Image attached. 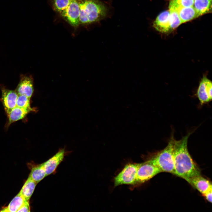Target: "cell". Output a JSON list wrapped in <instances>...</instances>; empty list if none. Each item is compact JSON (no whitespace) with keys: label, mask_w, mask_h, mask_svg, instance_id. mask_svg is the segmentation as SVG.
I'll list each match as a JSON object with an SVG mask.
<instances>
[{"label":"cell","mask_w":212,"mask_h":212,"mask_svg":"<svg viewBox=\"0 0 212 212\" xmlns=\"http://www.w3.org/2000/svg\"><path fill=\"white\" fill-rule=\"evenodd\" d=\"M193 132H188L179 140L175 139L174 141V175L184 180L201 174L200 168L193 159L188 149V139Z\"/></svg>","instance_id":"1"},{"label":"cell","mask_w":212,"mask_h":212,"mask_svg":"<svg viewBox=\"0 0 212 212\" xmlns=\"http://www.w3.org/2000/svg\"><path fill=\"white\" fill-rule=\"evenodd\" d=\"M78 0L80 25H87L98 21L106 16L107 8L100 0Z\"/></svg>","instance_id":"2"},{"label":"cell","mask_w":212,"mask_h":212,"mask_svg":"<svg viewBox=\"0 0 212 212\" xmlns=\"http://www.w3.org/2000/svg\"><path fill=\"white\" fill-rule=\"evenodd\" d=\"M175 138L172 132L167 146L154 154L149 160L160 170L161 172L174 174V166L173 146Z\"/></svg>","instance_id":"3"},{"label":"cell","mask_w":212,"mask_h":212,"mask_svg":"<svg viewBox=\"0 0 212 212\" xmlns=\"http://www.w3.org/2000/svg\"><path fill=\"white\" fill-rule=\"evenodd\" d=\"M140 164L130 163L126 165L115 178L114 186L123 184H135L137 173Z\"/></svg>","instance_id":"4"},{"label":"cell","mask_w":212,"mask_h":212,"mask_svg":"<svg viewBox=\"0 0 212 212\" xmlns=\"http://www.w3.org/2000/svg\"><path fill=\"white\" fill-rule=\"evenodd\" d=\"M160 173L158 168L149 160L140 163L137 173L135 184L144 183Z\"/></svg>","instance_id":"5"},{"label":"cell","mask_w":212,"mask_h":212,"mask_svg":"<svg viewBox=\"0 0 212 212\" xmlns=\"http://www.w3.org/2000/svg\"><path fill=\"white\" fill-rule=\"evenodd\" d=\"M196 96L201 105L207 104L212 99V83L206 75L201 79L197 89Z\"/></svg>","instance_id":"6"},{"label":"cell","mask_w":212,"mask_h":212,"mask_svg":"<svg viewBox=\"0 0 212 212\" xmlns=\"http://www.w3.org/2000/svg\"><path fill=\"white\" fill-rule=\"evenodd\" d=\"M60 15L68 24L76 27L80 24V9L78 0H71L67 7Z\"/></svg>","instance_id":"7"},{"label":"cell","mask_w":212,"mask_h":212,"mask_svg":"<svg viewBox=\"0 0 212 212\" xmlns=\"http://www.w3.org/2000/svg\"><path fill=\"white\" fill-rule=\"evenodd\" d=\"M15 91L18 95H24L30 99L34 92L33 79L31 75L21 74Z\"/></svg>","instance_id":"8"},{"label":"cell","mask_w":212,"mask_h":212,"mask_svg":"<svg viewBox=\"0 0 212 212\" xmlns=\"http://www.w3.org/2000/svg\"><path fill=\"white\" fill-rule=\"evenodd\" d=\"M1 91L2 101L5 110L7 114L16 106L18 94L15 90L8 89L3 85H0Z\"/></svg>","instance_id":"9"},{"label":"cell","mask_w":212,"mask_h":212,"mask_svg":"<svg viewBox=\"0 0 212 212\" xmlns=\"http://www.w3.org/2000/svg\"><path fill=\"white\" fill-rule=\"evenodd\" d=\"M169 9L175 11L178 13L182 24L198 17L193 6L182 7L170 1Z\"/></svg>","instance_id":"10"},{"label":"cell","mask_w":212,"mask_h":212,"mask_svg":"<svg viewBox=\"0 0 212 212\" xmlns=\"http://www.w3.org/2000/svg\"><path fill=\"white\" fill-rule=\"evenodd\" d=\"M170 11H164L156 17L153 23V26L158 32L163 33H170L172 31L170 24Z\"/></svg>","instance_id":"11"},{"label":"cell","mask_w":212,"mask_h":212,"mask_svg":"<svg viewBox=\"0 0 212 212\" xmlns=\"http://www.w3.org/2000/svg\"><path fill=\"white\" fill-rule=\"evenodd\" d=\"M185 180L202 195L212 190L211 182L202 176L201 174L193 176Z\"/></svg>","instance_id":"12"},{"label":"cell","mask_w":212,"mask_h":212,"mask_svg":"<svg viewBox=\"0 0 212 212\" xmlns=\"http://www.w3.org/2000/svg\"><path fill=\"white\" fill-rule=\"evenodd\" d=\"M64 149L59 150L55 154L44 163L46 176L53 173L63 160L64 156Z\"/></svg>","instance_id":"13"},{"label":"cell","mask_w":212,"mask_h":212,"mask_svg":"<svg viewBox=\"0 0 212 212\" xmlns=\"http://www.w3.org/2000/svg\"><path fill=\"white\" fill-rule=\"evenodd\" d=\"M30 112L28 110L16 106L7 114L8 118L7 125L9 126L12 123L23 118Z\"/></svg>","instance_id":"14"},{"label":"cell","mask_w":212,"mask_h":212,"mask_svg":"<svg viewBox=\"0 0 212 212\" xmlns=\"http://www.w3.org/2000/svg\"><path fill=\"white\" fill-rule=\"evenodd\" d=\"M26 201L27 200L19 192L11 201L8 206L0 211L7 212H17Z\"/></svg>","instance_id":"15"},{"label":"cell","mask_w":212,"mask_h":212,"mask_svg":"<svg viewBox=\"0 0 212 212\" xmlns=\"http://www.w3.org/2000/svg\"><path fill=\"white\" fill-rule=\"evenodd\" d=\"M211 0H194L193 6L198 16L211 11Z\"/></svg>","instance_id":"16"},{"label":"cell","mask_w":212,"mask_h":212,"mask_svg":"<svg viewBox=\"0 0 212 212\" xmlns=\"http://www.w3.org/2000/svg\"><path fill=\"white\" fill-rule=\"evenodd\" d=\"M46 176L44 163L33 167L29 175L37 184Z\"/></svg>","instance_id":"17"},{"label":"cell","mask_w":212,"mask_h":212,"mask_svg":"<svg viewBox=\"0 0 212 212\" xmlns=\"http://www.w3.org/2000/svg\"><path fill=\"white\" fill-rule=\"evenodd\" d=\"M37 184L29 176L19 192L26 200L29 201Z\"/></svg>","instance_id":"18"},{"label":"cell","mask_w":212,"mask_h":212,"mask_svg":"<svg viewBox=\"0 0 212 212\" xmlns=\"http://www.w3.org/2000/svg\"><path fill=\"white\" fill-rule=\"evenodd\" d=\"M71 0H49L53 10L59 14L69 4Z\"/></svg>","instance_id":"19"},{"label":"cell","mask_w":212,"mask_h":212,"mask_svg":"<svg viewBox=\"0 0 212 212\" xmlns=\"http://www.w3.org/2000/svg\"><path fill=\"white\" fill-rule=\"evenodd\" d=\"M170 14V24L171 30L176 29L182 24L177 12L171 9H169Z\"/></svg>","instance_id":"20"},{"label":"cell","mask_w":212,"mask_h":212,"mask_svg":"<svg viewBox=\"0 0 212 212\" xmlns=\"http://www.w3.org/2000/svg\"><path fill=\"white\" fill-rule=\"evenodd\" d=\"M30 99L24 95H18L17 97L16 106L28 110L31 112L33 111L30 106Z\"/></svg>","instance_id":"21"},{"label":"cell","mask_w":212,"mask_h":212,"mask_svg":"<svg viewBox=\"0 0 212 212\" xmlns=\"http://www.w3.org/2000/svg\"><path fill=\"white\" fill-rule=\"evenodd\" d=\"M174 3L182 7L193 6L194 0H171Z\"/></svg>","instance_id":"22"},{"label":"cell","mask_w":212,"mask_h":212,"mask_svg":"<svg viewBox=\"0 0 212 212\" xmlns=\"http://www.w3.org/2000/svg\"><path fill=\"white\" fill-rule=\"evenodd\" d=\"M30 208L29 201H26L17 212H30Z\"/></svg>","instance_id":"23"},{"label":"cell","mask_w":212,"mask_h":212,"mask_svg":"<svg viewBox=\"0 0 212 212\" xmlns=\"http://www.w3.org/2000/svg\"><path fill=\"white\" fill-rule=\"evenodd\" d=\"M212 190H211L202 195L208 202H212Z\"/></svg>","instance_id":"24"}]
</instances>
